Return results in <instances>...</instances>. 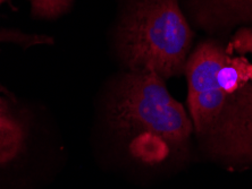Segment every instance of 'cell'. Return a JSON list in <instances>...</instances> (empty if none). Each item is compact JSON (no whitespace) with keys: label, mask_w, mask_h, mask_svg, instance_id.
Segmentation results:
<instances>
[{"label":"cell","mask_w":252,"mask_h":189,"mask_svg":"<svg viewBox=\"0 0 252 189\" xmlns=\"http://www.w3.org/2000/svg\"><path fill=\"white\" fill-rule=\"evenodd\" d=\"M188 9L195 24L208 32L252 24V0H190Z\"/></svg>","instance_id":"4"},{"label":"cell","mask_w":252,"mask_h":189,"mask_svg":"<svg viewBox=\"0 0 252 189\" xmlns=\"http://www.w3.org/2000/svg\"><path fill=\"white\" fill-rule=\"evenodd\" d=\"M24 129L0 99V164L12 161L23 147Z\"/></svg>","instance_id":"5"},{"label":"cell","mask_w":252,"mask_h":189,"mask_svg":"<svg viewBox=\"0 0 252 189\" xmlns=\"http://www.w3.org/2000/svg\"><path fill=\"white\" fill-rule=\"evenodd\" d=\"M193 39L179 0H138L120 28V49L131 72L162 79L185 70Z\"/></svg>","instance_id":"2"},{"label":"cell","mask_w":252,"mask_h":189,"mask_svg":"<svg viewBox=\"0 0 252 189\" xmlns=\"http://www.w3.org/2000/svg\"><path fill=\"white\" fill-rule=\"evenodd\" d=\"M226 49L214 41L196 47L188 59V105L195 132L214 154L238 163L252 162V81L225 91L215 80Z\"/></svg>","instance_id":"1"},{"label":"cell","mask_w":252,"mask_h":189,"mask_svg":"<svg viewBox=\"0 0 252 189\" xmlns=\"http://www.w3.org/2000/svg\"><path fill=\"white\" fill-rule=\"evenodd\" d=\"M240 65L242 68L243 76L246 81H252V64L247 60V58H244L243 55L240 57Z\"/></svg>","instance_id":"8"},{"label":"cell","mask_w":252,"mask_h":189,"mask_svg":"<svg viewBox=\"0 0 252 189\" xmlns=\"http://www.w3.org/2000/svg\"><path fill=\"white\" fill-rule=\"evenodd\" d=\"M226 53L231 55L234 53L241 55L246 54H252V28H240L232 38L228 47L226 48Z\"/></svg>","instance_id":"7"},{"label":"cell","mask_w":252,"mask_h":189,"mask_svg":"<svg viewBox=\"0 0 252 189\" xmlns=\"http://www.w3.org/2000/svg\"><path fill=\"white\" fill-rule=\"evenodd\" d=\"M72 0H31L32 13L40 17H56L65 13Z\"/></svg>","instance_id":"6"},{"label":"cell","mask_w":252,"mask_h":189,"mask_svg":"<svg viewBox=\"0 0 252 189\" xmlns=\"http://www.w3.org/2000/svg\"><path fill=\"white\" fill-rule=\"evenodd\" d=\"M3 1H5V0H0V3H1V2H3Z\"/></svg>","instance_id":"9"},{"label":"cell","mask_w":252,"mask_h":189,"mask_svg":"<svg viewBox=\"0 0 252 189\" xmlns=\"http://www.w3.org/2000/svg\"><path fill=\"white\" fill-rule=\"evenodd\" d=\"M110 118L120 131L139 134L182 150L192 133L183 106L169 94L164 79L153 70L131 72L121 81L110 106Z\"/></svg>","instance_id":"3"}]
</instances>
